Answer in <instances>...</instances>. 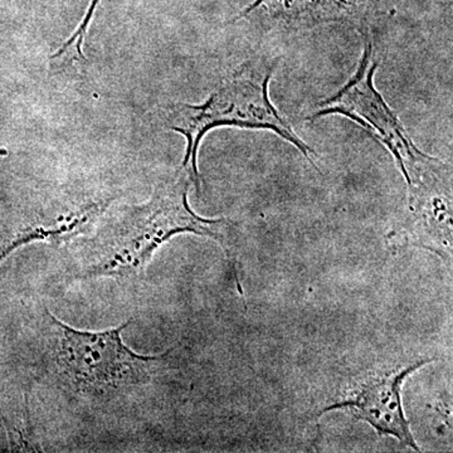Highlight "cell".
<instances>
[{"mask_svg":"<svg viewBox=\"0 0 453 453\" xmlns=\"http://www.w3.org/2000/svg\"><path fill=\"white\" fill-rule=\"evenodd\" d=\"M428 363L431 360H422L392 374L371 378L354 395L325 408L321 413L347 410L357 419L369 423L380 436L395 437L402 445L419 452L421 449L417 445L410 423L405 418L401 392L404 380Z\"/></svg>","mask_w":453,"mask_h":453,"instance_id":"8992f818","label":"cell"},{"mask_svg":"<svg viewBox=\"0 0 453 453\" xmlns=\"http://www.w3.org/2000/svg\"><path fill=\"white\" fill-rule=\"evenodd\" d=\"M408 192L407 213L393 235L449 257L452 247L451 168L434 160L412 179Z\"/></svg>","mask_w":453,"mask_h":453,"instance_id":"5b68a950","label":"cell"},{"mask_svg":"<svg viewBox=\"0 0 453 453\" xmlns=\"http://www.w3.org/2000/svg\"><path fill=\"white\" fill-rule=\"evenodd\" d=\"M378 65L372 41L365 40L356 73L338 92L321 101L306 120L315 122L325 116L342 115L357 122L388 149L405 183L411 186L412 179L436 157H429L417 148L396 113L375 88L374 74Z\"/></svg>","mask_w":453,"mask_h":453,"instance_id":"277c9868","label":"cell"},{"mask_svg":"<svg viewBox=\"0 0 453 453\" xmlns=\"http://www.w3.org/2000/svg\"><path fill=\"white\" fill-rule=\"evenodd\" d=\"M193 179L187 169L163 179L150 201L124 208L95 242L94 257L83 276L135 277L144 273L155 251L179 234L210 237L225 243L228 220L202 219L188 202Z\"/></svg>","mask_w":453,"mask_h":453,"instance_id":"7a4b0ae2","label":"cell"},{"mask_svg":"<svg viewBox=\"0 0 453 453\" xmlns=\"http://www.w3.org/2000/svg\"><path fill=\"white\" fill-rule=\"evenodd\" d=\"M56 334V365L74 390L105 395L122 388L145 384L169 353L140 356L122 342L121 334L131 320L105 332H81L50 314Z\"/></svg>","mask_w":453,"mask_h":453,"instance_id":"3957f363","label":"cell"},{"mask_svg":"<svg viewBox=\"0 0 453 453\" xmlns=\"http://www.w3.org/2000/svg\"><path fill=\"white\" fill-rule=\"evenodd\" d=\"M362 0H255L234 22L262 20L283 28L305 29L356 17Z\"/></svg>","mask_w":453,"mask_h":453,"instance_id":"52a82bcc","label":"cell"},{"mask_svg":"<svg viewBox=\"0 0 453 453\" xmlns=\"http://www.w3.org/2000/svg\"><path fill=\"white\" fill-rule=\"evenodd\" d=\"M279 62V57H255L226 74L204 103L199 105L173 103L160 107L157 116L164 129L180 134L187 140L180 166L190 173L198 193L202 186L199 148L204 136L219 127L271 131L294 145L316 166L315 151L300 138L271 101L268 88Z\"/></svg>","mask_w":453,"mask_h":453,"instance_id":"6da1fadb","label":"cell"}]
</instances>
